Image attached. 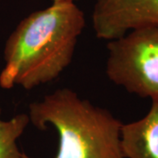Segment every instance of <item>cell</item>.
I'll return each mask as SVG.
<instances>
[{
	"label": "cell",
	"mask_w": 158,
	"mask_h": 158,
	"mask_svg": "<svg viewBox=\"0 0 158 158\" xmlns=\"http://www.w3.org/2000/svg\"><path fill=\"white\" fill-rule=\"evenodd\" d=\"M85 17L75 2H56L24 18L6 40L0 87L33 90L58 78L73 61Z\"/></svg>",
	"instance_id": "obj_1"
},
{
	"label": "cell",
	"mask_w": 158,
	"mask_h": 158,
	"mask_svg": "<svg viewBox=\"0 0 158 158\" xmlns=\"http://www.w3.org/2000/svg\"><path fill=\"white\" fill-rule=\"evenodd\" d=\"M120 145L125 158H158V100L142 118L122 123Z\"/></svg>",
	"instance_id": "obj_5"
},
{
	"label": "cell",
	"mask_w": 158,
	"mask_h": 158,
	"mask_svg": "<svg viewBox=\"0 0 158 158\" xmlns=\"http://www.w3.org/2000/svg\"><path fill=\"white\" fill-rule=\"evenodd\" d=\"M106 74L114 85L158 100V25L133 29L108 40Z\"/></svg>",
	"instance_id": "obj_3"
},
{
	"label": "cell",
	"mask_w": 158,
	"mask_h": 158,
	"mask_svg": "<svg viewBox=\"0 0 158 158\" xmlns=\"http://www.w3.org/2000/svg\"><path fill=\"white\" fill-rule=\"evenodd\" d=\"M64 1H69V2H76L77 0H52V3H56V2H64Z\"/></svg>",
	"instance_id": "obj_7"
},
{
	"label": "cell",
	"mask_w": 158,
	"mask_h": 158,
	"mask_svg": "<svg viewBox=\"0 0 158 158\" xmlns=\"http://www.w3.org/2000/svg\"><path fill=\"white\" fill-rule=\"evenodd\" d=\"M0 105V158H30L18 145V140L30 124L27 113H19L3 119Z\"/></svg>",
	"instance_id": "obj_6"
},
{
	"label": "cell",
	"mask_w": 158,
	"mask_h": 158,
	"mask_svg": "<svg viewBox=\"0 0 158 158\" xmlns=\"http://www.w3.org/2000/svg\"><path fill=\"white\" fill-rule=\"evenodd\" d=\"M91 22L97 38L117 39L133 29L158 25V0H95Z\"/></svg>",
	"instance_id": "obj_4"
},
{
	"label": "cell",
	"mask_w": 158,
	"mask_h": 158,
	"mask_svg": "<svg viewBox=\"0 0 158 158\" xmlns=\"http://www.w3.org/2000/svg\"><path fill=\"white\" fill-rule=\"evenodd\" d=\"M27 114L30 123L40 131L48 125L56 130L55 158H125L120 145L122 122L69 88H59L32 102Z\"/></svg>",
	"instance_id": "obj_2"
}]
</instances>
